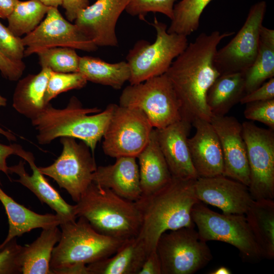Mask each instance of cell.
<instances>
[{"mask_svg": "<svg viewBox=\"0 0 274 274\" xmlns=\"http://www.w3.org/2000/svg\"><path fill=\"white\" fill-rule=\"evenodd\" d=\"M234 32L216 30L200 33L172 63L165 73L181 105L182 119L210 122L212 114L206 101L207 92L221 75L214 64L220 42Z\"/></svg>", "mask_w": 274, "mask_h": 274, "instance_id": "1", "label": "cell"}, {"mask_svg": "<svg viewBox=\"0 0 274 274\" xmlns=\"http://www.w3.org/2000/svg\"><path fill=\"white\" fill-rule=\"evenodd\" d=\"M195 180L172 177L155 193L134 201L142 215L136 236L143 242L148 254L156 251L157 241L163 233L195 227L192 210L200 201L195 194Z\"/></svg>", "mask_w": 274, "mask_h": 274, "instance_id": "2", "label": "cell"}, {"mask_svg": "<svg viewBox=\"0 0 274 274\" xmlns=\"http://www.w3.org/2000/svg\"><path fill=\"white\" fill-rule=\"evenodd\" d=\"M114 104L101 111L97 108H84L73 96L65 108L57 109L48 103L43 110L31 120L37 130L39 144L46 145L61 137L78 139L85 143L94 154L98 142L103 138L110 121Z\"/></svg>", "mask_w": 274, "mask_h": 274, "instance_id": "3", "label": "cell"}, {"mask_svg": "<svg viewBox=\"0 0 274 274\" xmlns=\"http://www.w3.org/2000/svg\"><path fill=\"white\" fill-rule=\"evenodd\" d=\"M75 204L76 216L85 219L98 232L125 240L136 236L142 215L134 201L92 183Z\"/></svg>", "mask_w": 274, "mask_h": 274, "instance_id": "4", "label": "cell"}, {"mask_svg": "<svg viewBox=\"0 0 274 274\" xmlns=\"http://www.w3.org/2000/svg\"><path fill=\"white\" fill-rule=\"evenodd\" d=\"M60 224L61 237L50 262L53 274H66L71 267L88 265L113 255L122 240L102 234L82 217Z\"/></svg>", "mask_w": 274, "mask_h": 274, "instance_id": "5", "label": "cell"}, {"mask_svg": "<svg viewBox=\"0 0 274 274\" xmlns=\"http://www.w3.org/2000/svg\"><path fill=\"white\" fill-rule=\"evenodd\" d=\"M151 25L156 32L155 41L150 43L144 40L138 41L126 56L130 71V84L165 74L189 44L187 36L168 33L167 25L156 17Z\"/></svg>", "mask_w": 274, "mask_h": 274, "instance_id": "6", "label": "cell"}, {"mask_svg": "<svg viewBox=\"0 0 274 274\" xmlns=\"http://www.w3.org/2000/svg\"><path fill=\"white\" fill-rule=\"evenodd\" d=\"M119 105L141 111L155 129L182 119L180 101L165 74L126 86L120 96Z\"/></svg>", "mask_w": 274, "mask_h": 274, "instance_id": "7", "label": "cell"}, {"mask_svg": "<svg viewBox=\"0 0 274 274\" xmlns=\"http://www.w3.org/2000/svg\"><path fill=\"white\" fill-rule=\"evenodd\" d=\"M191 216L202 241H217L231 245L248 259L262 257L245 215L220 214L199 201L193 206Z\"/></svg>", "mask_w": 274, "mask_h": 274, "instance_id": "8", "label": "cell"}, {"mask_svg": "<svg viewBox=\"0 0 274 274\" xmlns=\"http://www.w3.org/2000/svg\"><path fill=\"white\" fill-rule=\"evenodd\" d=\"M163 233L157 243L162 274H192L212 259L211 251L194 227Z\"/></svg>", "mask_w": 274, "mask_h": 274, "instance_id": "9", "label": "cell"}, {"mask_svg": "<svg viewBox=\"0 0 274 274\" xmlns=\"http://www.w3.org/2000/svg\"><path fill=\"white\" fill-rule=\"evenodd\" d=\"M62 150L51 165L39 167L41 173L53 179L77 202L92 183L97 166L93 154L83 142L71 137L60 138Z\"/></svg>", "mask_w": 274, "mask_h": 274, "instance_id": "10", "label": "cell"}, {"mask_svg": "<svg viewBox=\"0 0 274 274\" xmlns=\"http://www.w3.org/2000/svg\"><path fill=\"white\" fill-rule=\"evenodd\" d=\"M154 128L141 111L114 104L103 136L104 153L113 158L136 157L148 143Z\"/></svg>", "mask_w": 274, "mask_h": 274, "instance_id": "11", "label": "cell"}, {"mask_svg": "<svg viewBox=\"0 0 274 274\" xmlns=\"http://www.w3.org/2000/svg\"><path fill=\"white\" fill-rule=\"evenodd\" d=\"M250 171L248 188L253 200L274 198V132L251 121L242 124Z\"/></svg>", "mask_w": 274, "mask_h": 274, "instance_id": "12", "label": "cell"}, {"mask_svg": "<svg viewBox=\"0 0 274 274\" xmlns=\"http://www.w3.org/2000/svg\"><path fill=\"white\" fill-rule=\"evenodd\" d=\"M266 10V3L264 1L253 5L236 35L224 47L217 50L214 64L220 75L244 73L253 63L258 53Z\"/></svg>", "mask_w": 274, "mask_h": 274, "instance_id": "13", "label": "cell"}, {"mask_svg": "<svg viewBox=\"0 0 274 274\" xmlns=\"http://www.w3.org/2000/svg\"><path fill=\"white\" fill-rule=\"evenodd\" d=\"M27 48L24 56L53 47H70L87 52L96 46L75 24L65 19L57 7H50L46 18L30 33L22 38Z\"/></svg>", "mask_w": 274, "mask_h": 274, "instance_id": "14", "label": "cell"}, {"mask_svg": "<svg viewBox=\"0 0 274 274\" xmlns=\"http://www.w3.org/2000/svg\"><path fill=\"white\" fill-rule=\"evenodd\" d=\"M210 123L220 142L223 157V176L248 187L250 171L242 124L234 117L212 115Z\"/></svg>", "mask_w": 274, "mask_h": 274, "instance_id": "15", "label": "cell"}, {"mask_svg": "<svg viewBox=\"0 0 274 274\" xmlns=\"http://www.w3.org/2000/svg\"><path fill=\"white\" fill-rule=\"evenodd\" d=\"M194 191L200 201L216 207L225 214L245 215L254 200L247 186L223 175L198 177Z\"/></svg>", "mask_w": 274, "mask_h": 274, "instance_id": "16", "label": "cell"}, {"mask_svg": "<svg viewBox=\"0 0 274 274\" xmlns=\"http://www.w3.org/2000/svg\"><path fill=\"white\" fill-rule=\"evenodd\" d=\"M128 0H96L82 10L75 24L97 47H117V21Z\"/></svg>", "mask_w": 274, "mask_h": 274, "instance_id": "17", "label": "cell"}, {"mask_svg": "<svg viewBox=\"0 0 274 274\" xmlns=\"http://www.w3.org/2000/svg\"><path fill=\"white\" fill-rule=\"evenodd\" d=\"M27 161L32 173L31 175L25 170L24 161H20L15 165L9 167V173L17 175L19 179L15 181L26 187L36 195L43 203L47 204L56 212L61 220L65 222L75 221L77 218L75 205L66 202L59 192L48 182L40 171L35 163L32 153L24 150L17 144L16 155Z\"/></svg>", "mask_w": 274, "mask_h": 274, "instance_id": "18", "label": "cell"}, {"mask_svg": "<svg viewBox=\"0 0 274 274\" xmlns=\"http://www.w3.org/2000/svg\"><path fill=\"white\" fill-rule=\"evenodd\" d=\"M191 125L189 122L181 119L164 128H154L158 145L173 177L182 179L198 178L188 145Z\"/></svg>", "mask_w": 274, "mask_h": 274, "instance_id": "19", "label": "cell"}, {"mask_svg": "<svg viewBox=\"0 0 274 274\" xmlns=\"http://www.w3.org/2000/svg\"><path fill=\"white\" fill-rule=\"evenodd\" d=\"M195 134L188 139L194 167L198 177L223 175V157L218 136L209 121L196 119L192 123Z\"/></svg>", "mask_w": 274, "mask_h": 274, "instance_id": "20", "label": "cell"}, {"mask_svg": "<svg viewBox=\"0 0 274 274\" xmlns=\"http://www.w3.org/2000/svg\"><path fill=\"white\" fill-rule=\"evenodd\" d=\"M116 159L113 164L97 166L92 182L126 199L138 200L142 196V190L136 158L123 156Z\"/></svg>", "mask_w": 274, "mask_h": 274, "instance_id": "21", "label": "cell"}, {"mask_svg": "<svg viewBox=\"0 0 274 274\" xmlns=\"http://www.w3.org/2000/svg\"><path fill=\"white\" fill-rule=\"evenodd\" d=\"M136 158L139 161L142 196H147L155 193L172 179L158 145L154 128L148 143Z\"/></svg>", "mask_w": 274, "mask_h": 274, "instance_id": "22", "label": "cell"}, {"mask_svg": "<svg viewBox=\"0 0 274 274\" xmlns=\"http://www.w3.org/2000/svg\"><path fill=\"white\" fill-rule=\"evenodd\" d=\"M0 201L5 209L9 222L8 233L0 244V250L13 238L32 229L58 226L61 223V219L56 214H38L15 201L1 187Z\"/></svg>", "mask_w": 274, "mask_h": 274, "instance_id": "23", "label": "cell"}, {"mask_svg": "<svg viewBox=\"0 0 274 274\" xmlns=\"http://www.w3.org/2000/svg\"><path fill=\"white\" fill-rule=\"evenodd\" d=\"M148 253L137 236L125 239L113 255L87 265L89 274H139Z\"/></svg>", "mask_w": 274, "mask_h": 274, "instance_id": "24", "label": "cell"}, {"mask_svg": "<svg viewBox=\"0 0 274 274\" xmlns=\"http://www.w3.org/2000/svg\"><path fill=\"white\" fill-rule=\"evenodd\" d=\"M52 71L42 68L35 75H28L19 80L14 90L13 107L19 114L33 119L44 109V96Z\"/></svg>", "mask_w": 274, "mask_h": 274, "instance_id": "25", "label": "cell"}, {"mask_svg": "<svg viewBox=\"0 0 274 274\" xmlns=\"http://www.w3.org/2000/svg\"><path fill=\"white\" fill-rule=\"evenodd\" d=\"M61 237L58 226L42 229L40 236L32 243L22 246V274H53L50 262L52 252Z\"/></svg>", "mask_w": 274, "mask_h": 274, "instance_id": "26", "label": "cell"}, {"mask_svg": "<svg viewBox=\"0 0 274 274\" xmlns=\"http://www.w3.org/2000/svg\"><path fill=\"white\" fill-rule=\"evenodd\" d=\"M262 257H274L273 199L254 200L245 214Z\"/></svg>", "mask_w": 274, "mask_h": 274, "instance_id": "27", "label": "cell"}, {"mask_svg": "<svg viewBox=\"0 0 274 274\" xmlns=\"http://www.w3.org/2000/svg\"><path fill=\"white\" fill-rule=\"evenodd\" d=\"M245 94L243 73L223 74L209 89L206 101L212 115L224 116Z\"/></svg>", "mask_w": 274, "mask_h": 274, "instance_id": "28", "label": "cell"}, {"mask_svg": "<svg viewBox=\"0 0 274 274\" xmlns=\"http://www.w3.org/2000/svg\"><path fill=\"white\" fill-rule=\"evenodd\" d=\"M243 73L246 94L274 77V30L262 26L258 53L253 63Z\"/></svg>", "mask_w": 274, "mask_h": 274, "instance_id": "29", "label": "cell"}, {"mask_svg": "<svg viewBox=\"0 0 274 274\" xmlns=\"http://www.w3.org/2000/svg\"><path fill=\"white\" fill-rule=\"evenodd\" d=\"M87 81L121 89L130 76L129 65L126 61L111 63L99 58L91 56L80 57L79 72Z\"/></svg>", "mask_w": 274, "mask_h": 274, "instance_id": "30", "label": "cell"}, {"mask_svg": "<svg viewBox=\"0 0 274 274\" xmlns=\"http://www.w3.org/2000/svg\"><path fill=\"white\" fill-rule=\"evenodd\" d=\"M50 7L39 0H19L7 18L8 27L17 37L27 35L40 24Z\"/></svg>", "mask_w": 274, "mask_h": 274, "instance_id": "31", "label": "cell"}, {"mask_svg": "<svg viewBox=\"0 0 274 274\" xmlns=\"http://www.w3.org/2000/svg\"><path fill=\"white\" fill-rule=\"evenodd\" d=\"M213 0H181L175 4L173 17L167 31L168 33L188 36L196 31L200 16Z\"/></svg>", "mask_w": 274, "mask_h": 274, "instance_id": "32", "label": "cell"}, {"mask_svg": "<svg viewBox=\"0 0 274 274\" xmlns=\"http://www.w3.org/2000/svg\"><path fill=\"white\" fill-rule=\"evenodd\" d=\"M42 68H48L58 73L79 72L80 56L75 49L70 47H53L37 53Z\"/></svg>", "mask_w": 274, "mask_h": 274, "instance_id": "33", "label": "cell"}, {"mask_svg": "<svg viewBox=\"0 0 274 274\" xmlns=\"http://www.w3.org/2000/svg\"><path fill=\"white\" fill-rule=\"evenodd\" d=\"M87 81L79 72L58 73L51 72L45 91L44 100L46 104L58 94L72 89L85 86Z\"/></svg>", "mask_w": 274, "mask_h": 274, "instance_id": "34", "label": "cell"}, {"mask_svg": "<svg viewBox=\"0 0 274 274\" xmlns=\"http://www.w3.org/2000/svg\"><path fill=\"white\" fill-rule=\"evenodd\" d=\"M176 0H128L125 9L131 16H138L144 20L148 13H159L170 20L173 17V9Z\"/></svg>", "mask_w": 274, "mask_h": 274, "instance_id": "35", "label": "cell"}, {"mask_svg": "<svg viewBox=\"0 0 274 274\" xmlns=\"http://www.w3.org/2000/svg\"><path fill=\"white\" fill-rule=\"evenodd\" d=\"M22 248L15 237L0 250V274L22 273Z\"/></svg>", "mask_w": 274, "mask_h": 274, "instance_id": "36", "label": "cell"}, {"mask_svg": "<svg viewBox=\"0 0 274 274\" xmlns=\"http://www.w3.org/2000/svg\"><path fill=\"white\" fill-rule=\"evenodd\" d=\"M24 51L22 38L15 36L0 21V51L10 59L20 62L24 56Z\"/></svg>", "mask_w": 274, "mask_h": 274, "instance_id": "37", "label": "cell"}, {"mask_svg": "<svg viewBox=\"0 0 274 274\" xmlns=\"http://www.w3.org/2000/svg\"><path fill=\"white\" fill-rule=\"evenodd\" d=\"M244 114L246 119L261 122L274 129V99L247 103Z\"/></svg>", "mask_w": 274, "mask_h": 274, "instance_id": "38", "label": "cell"}, {"mask_svg": "<svg viewBox=\"0 0 274 274\" xmlns=\"http://www.w3.org/2000/svg\"><path fill=\"white\" fill-rule=\"evenodd\" d=\"M25 68L23 61H13L0 51V71L3 77L12 81L18 80Z\"/></svg>", "mask_w": 274, "mask_h": 274, "instance_id": "39", "label": "cell"}, {"mask_svg": "<svg viewBox=\"0 0 274 274\" xmlns=\"http://www.w3.org/2000/svg\"><path fill=\"white\" fill-rule=\"evenodd\" d=\"M274 99V78L265 82L253 91L246 94L241 99L242 104Z\"/></svg>", "mask_w": 274, "mask_h": 274, "instance_id": "40", "label": "cell"}, {"mask_svg": "<svg viewBox=\"0 0 274 274\" xmlns=\"http://www.w3.org/2000/svg\"><path fill=\"white\" fill-rule=\"evenodd\" d=\"M0 134L4 135L9 141L16 140V137L11 132L6 131L0 127ZM17 144L5 145L0 144V172L8 176L9 166L7 164V159L11 155L16 154ZM1 183V182H0Z\"/></svg>", "mask_w": 274, "mask_h": 274, "instance_id": "41", "label": "cell"}, {"mask_svg": "<svg viewBox=\"0 0 274 274\" xmlns=\"http://www.w3.org/2000/svg\"><path fill=\"white\" fill-rule=\"evenodd\" d=\"M89 5V0H62L61 3L66 18L70 22L75 21L79 13Z\"/></svg>", "mask_w": 274, "mask_h": 274, "instance_id": "42", "label": "cell"}, {"mask_svg": "<svg viewBox=\"0 0 274 274\" xmlns=\"http://www.w3.org/2000/svg\"><path fill=\"white\" fill-rule=\"evenodd\" d=\"M139 274H162L160 259L156 251L147 255Z\"/></svg>", "mask_w": 274, "mask_h": 274, "instance_id": "43", "label": "cell"}, {"mask_svg": "<svg viewBox=\"0 0 274 274\" xmlns=\"http://www.w3.org/2000/svg\"><path fill=\"white\" fill-rule=\"evenodd\" d=\"M19 0H0V18L7 19Z\"/></svg>", "mask_w": 274, "mask_h": 274, "instance_id": "44", "label": "cell"}, {"mask_svg": "<svg viewBox=\"0 0 274 274\" xmlns=\"http://www.w3.org/2000/svg\"><path fill=\"white\" fill-rule=\"evenodd\" d=\"M44 5L48 7H57L61 6L62 0H39Z\"/></svg>", "mask_w": 274, "mask_h": 274, "instance_id": "45", "label": "cell"}, {"mask_svg": "<svg viewBox=\"0 0 274 274\" xmlns=\"http://www.w3.org/2000/svg\"><path fill=\"white\" fill-rule=\"evenodd\" d=\"M232 272L225 266H220L216 270L210 272L211 274H230Z\"/></svg>", "mask_w": 274, "mask_h": 274, "instance_id": "46", "label": "cell"}, {"mask_svg": "<svg viewBox=\"0 0 274 274\" xmlns=\"http://www.w3.org/2000/svg\"><path fill=\"white\" fill-rule=\"evenodd\" d=\"M7 100L0 94V107H5L7 105Z\"/></svg>", "mask_w": 274, "mask_h": 274, "instance_id": "47", "label": "cell"}]
</instances>
